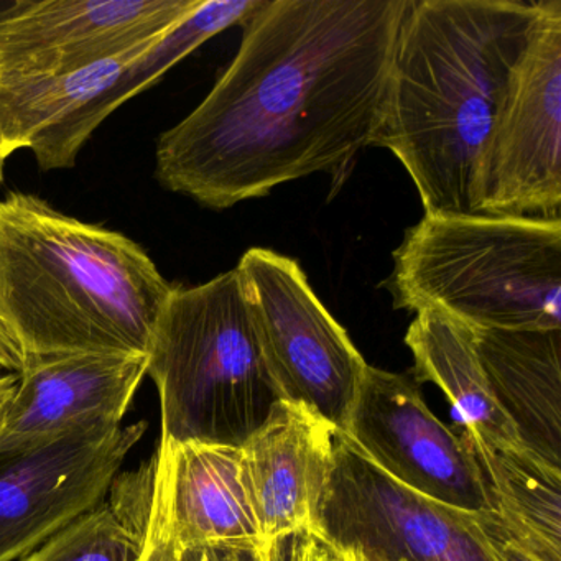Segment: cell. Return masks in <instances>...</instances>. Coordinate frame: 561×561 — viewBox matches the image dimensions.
<instances>
[{"mask_svg": "<svg viewBox=\"0 0 561 561\" xmlns=\"http://www.w3.org/2000/svg\"><path fill=\"white\" fill-rule=\"evenodd\" d=\"M410 0H264L208 96L160 136L170 192L228 209L350 170L386 116Z\"/></svg>", "mask_w": 561, "mask_h": 561, "instance_id": "6da1fadb", "label": "cell"}, {"mask_svg": "<svg viewBox=\"0 0 561 561\" xmlns=\"http://www.w3.org/2000/svg\"><path fill=\"white\" fill-rule=\"evenodd\" d=\"M537 14L538 0H410L374 147L402 163L425 215H476L479 160Z\"/></svg>", "mask_w": 561, "mask_h": 561, "instance_id": "7a4b0ae2", "label": "cell"}, {"mask_svg": "<svg viewBox=\"0 0 561 561\" xmlns=\"http://www.w3.org/2000/svg\"><path fill=\"white\" fill-rule=\"evenodd\" d=\"M172 291L137 242L27 193L0 202V323L24 359L146 354Z\"/></svg>", "mask_w": 561, "mask_h": 561, "instance_id": "3957f363", "label": "cell"}, {"mask_svg": "<svg viewBox=\"0 0 561 561\" xmlns=\"http://www.w3.org/2000/svg\"><path fill=\"white\" fill-rule=\"evenodd\" d=\"M397 310L476 331L561 330V219L425 215L386 282Z\"/></svg>", "mask_w": 561, "mask_h": 561, "instance_id": "277c9868", "label": "cell"}, {"mask_svg": "<svg viewBox=\"0 0 561 561\" xmlns=\"http://www.w3.org/2000/svg\"><path fill=\"white\" fill-rule=\"evenodd\" d=\"M162 436L241 448L282 400L238 271L172 287L147 350Z\"/></svg>", "mask_w": 561, "mask_h": 561, "instance_id": "5b68a950", "label": "cell"}, {"mask_svg": "<svg viewBox=\"0 0 561 561\" xmlns=\"http://www.w3.org/2000/svg\"><path fill=\"white\" fill-rule=\"evenodd\" d=\"M236 271L282 400L307 407L346 433L369 366L350 334L295 259L251 248Z\"/></svg>", "mask_w": 561, "mask_h": 561, "instance_id": "8992f818", "label": "cell"}, {"mask_svg": "<svg viewBox=\"0 0 561 561\" xmlns=\"http://www.w3.org/2000/svg\"><path fill=\"white\" fill-rule=\"evenodd\" d=\"M476 215L561 219V0H538L479 160Z\"/></svg>", "mask_w": 561, "mask_h": 561, "instance_id": "52a82bcc", "label": "cell"}, {"mask_svg": "<svg viewBox=\"0 0 561 561\" xmlns=\"http://www.w3.org/2000/svg\"><path fill=\"white\" fill-rule=\"evenodd\" d=\"M370 561H495L472 512L430 501L383 474L343 435L317 528Z\"/></svg>", "mask_w": 561, "mask_h": 561, "instance_id": "ba28073f", "label": "cell"}, {"mask_svg": "<svg viewBox=\"0 0 561 561\" xmlns=\"http://www.w3.org/2000/svg\"><path fill=\"white\" fill-rule=\"evenodd\" d=\"M343 435L383 474L430 501L491 508L471 448L433 415L412 374L367 366Z\"/></svg>", "mask_w": 561, "mask_h": 561, "instance_id": "9c48e42d", "label": "cell"}, {"mask_svg": "<svg viewBox=\"0 0 561 561\" xmlns=\"http://www.w3.org/2000/svg\"><path fill=\"white\" fill-rule=\"evenodd\" d=\"M146 420L83 430L0 458V561H19L103 504Z\"/></svg>", "mask_w": 561, "mask_h": 561, "instance_id": "30bf717a", "label": "cell"}, {"mask_svg": "<svg viewBox=\"0 0 561 561\" xmlns=\"http://www.w3.org/2000/svg\"><path fill=\"white\" fill-rule=\"evenodd\" d=\"M202 0H19L0 9V80L84 70L188 18Z\"/></svg>", "mask_w": 561, "mask_h": 561, "instance_id": "8fae6325", "label": "cell"}, {"mask_svg": "<svg viewBox=\"0 0 561 561\" xmlns=\"http://www.w3.org/2000/svg\"><path fill=\"white\" fill-rule=\"evenodd\" d=\"M146 376V354L25 360L0 430V458L34 451L83 430L123 425Z\"/></svg>", "mask_w": 561, "mask_h": 561, "instance_id": "7c38bea8", "label": "cell"}, {"mask_svg": "<svg viewBox=\"0 0 561 561\" xmlns=\"http://www.w3.org/2000/svg\"><path fill=\"white\" fill-rule=\"evenodd\" d=\"M336 433L307 407L278 400L241 446L242 481L262 543L317 528Z\"/></svg>", "mask_w": 561, "mask_h": 561, "instance_id": "4fadbf2b", "label": "cell"}, {"mask_svg": "<svg viewBox=\"0 0 561 561\" xmlns=\"http://www.w3.org/2000/svg\"><path fill=\"white\" fill-rule=\"evenodd\" d=\"M176 550L257 541L242 481L241 448L160 438L150 459Z\"/></svg>", "mask_w": 561, "mask_h": 561, "instance_id": "5bb4252c", "label": "cell"}, {"mask_svg": "<svg viewBox=\"0 0 561 561\" xmlns=\"http://www.w3.org/2000/svg\"><path fill=\"white\" fill-rule=\"evenodd\" d=\"M476 350L522 448L561 469V330L476 331Z\"/></svg>", "mask_w": 561, "mask_h": 561, "instance_id": "9a60e30c", "label": "cell"}, {"mask_svg": "<svg viewBox=\"0 0 561 561\" xmlns=\"http://www.w3.org/2000/svg\"><path fill=\"white\" fill-rule=\"evenodd\" d=\"M264 0H202V4L140 54L117 83L32 146L44 172L71 169L94 130L130 98L149 90L170 68L232 25H242Z\"/></svg>", "mask_w": 561, "mask_h": 561, "instance_id": "2e32d148", "label": "cell"}, {"mask_svg": "<svg viewBox=\"0 0 561 561\" xmlns=\"http://www.w3.org/2000/svg\"><path fill=\"white\" fill-rule=\"evenodd\" d=\"M405 344L412 351L413 379L435 383L445 392L465 426L462 436L489 448L522 446L514 425L492 396L472 328L442 311H419L407 331Z\"/></svg>", "mask_w": 561, "mask_h": 561, "instance_id": "e0dca14e", "label": "cell"}, {"mask_svg": "<svg viewBox=\"0 0 561 561\" xmlns=\"http://www.w3.org/2000/svg\"><path fill=\"white\" fill-rule=\"evenodd\" d=\"M471 448L489 504L522 547L543 561H561V469L522 448Z\"/></svg>", "mask_w": 561, "mask_h": 561, "instance_id": "ac0fdd59", "label": "cell"}, {"mask_svg": "<svg viewBox=\"0 0 561 561\" xmlns=\"http://www.w3.org/2000/svg\"><path fill=\"white\" fill-rule=\"evenodd\" d=\"M172 31V28H170ZM165 35V34H163ZM152 38L119 57L84 70L45 77L0 80V157L32 149L55 127L70 119L100 94L106 93L140 54L160 38Z\"/></svg>", "mask_w": 561, "mask_h": 561, "instance_id": "d6986e66", "label": "cell"}, {"mask_svg": "<svg viewBox=\"0 0 561 561\" xmlns=\"http://www.w3.org/2000/svg\"><path fill=\"white\" fill-rule=\"evenodd\" d=\"M142 538L113 497L19 561H137Z\"/></svg>", "mask_w": 561, "mask_h": 561, "instance_id": "ffe728a7", "label": "cell"}, {"mask_svg": "<svg viewBox=\"0 0 561 561\" xmlns=\"http://www.w3.org/2000/svg\"><path fill=\"white\" fill-rule=\"evenodd\" d=\"M114 482L111 497L119 504L142 538V553L137 561H176L165 508L153 479L152 462L139 472Z\"/></svg>", "mask_w": 561, "mask_h": 561, "instance_id": "44dd1931", "label": "cell"}, {"mask_svg": "<svg viewBox=\"0 0 561 561\" xmlns=\"http://www.w3.org/2000/svg\"><path fill=\"white\" fill-rule=\"evenodd\" d=\"M268 547L271 561H357L353 553L341 550L317 530L298 531Z\"/></svg>", "mask_w": 561, "mask_h": 561, "instance_id": "7402d4cb", "label": "cell"}, {"mask_svg": "<svg viewBox=\"0 0 561 561\" xmlns=\"http://www.w3.org/2000/svg\"><path fill=\"white\" fill-rule=\"evenodd\" d=\"M476 524L488 543L489 551L495 561H543L537 553L522 547L517 540L511 537L507 528L502 524L492 508L481 512H472Z\"/></svg>", "mask_w": 561, "mask_h": 561, "instance_id": "603a6c76", "label": "cell"}, {"mask_svg": "<svg viewBox=\"0 0 561 561\" xmlns=\"http://www.w3.org/2000/svg\"><path fill=\"white\" fill-rule=\"evenodd\" d=\"M176 561H271V547L257 541L196 545L176 550Z\"/></svg>", "mask_w": 561, "mask_h": 561, "instance_id": "cb8c5ba5", "label": "cell"}, {"mask_svg": "<svg viewBox=\"0 0 561 561\" xmlns=\"http://www.w3.org/2000/svg\"><path fill=\"white\" fill-rule=\"evenodd\" d=\"M0 367L5 373L21 374L25 367L24 354L0 323Z\"/></svg>", "mask_w": 561, "mask_h": 561, "instance_id": "d4e9b609", "label": "cell"}, {"mask_svg": "<svg viewBox=\"0 0 561 561\" xmlns=\"http://www.w3.org/2000/svg\"><path fill=\"white\" fill-rule=\"evenodd\" d=\"M19 374H0V430L4 425L8 416L9 407H11L12 397L18 389Z\"/></svg>", "mask_w": 561, "mask_h": 561, "instance_id": "484cf974", "label": "cell"}, {"mask_svg": "<svg viewBox=\"0 0 561 561\" xmlns=\"http://www.w3.org/2000/svg\"><path fill=\"white\" fill-rule=\"evenodd\" d=\"M4 160H2V157H0V185L4 183Z\"/></svg>", "mask_w": 561, "mask_h": 561, "instance_id": "4316f807", "label": "cell"}, {"mask_svg": "<svg viewBox=\"0 0 561 561\" xmlns=\"http://www.w3.org/2000/svg\"><path fill=\"white\" fill-rule=\"evenodd\" d=\"M344 551H346V550H344ZM350 553H351V551H350ZM354 557L357 558V561H370V560H364V558L357 557V554H354Z\"/></svg>", "mask_w": 561, "mask_h": 561, "instance_id": "83f0119b", "label": "cell"}, {"mask_svg": "<svg viewBox=\"0 0 561 561\" xmlns=\"http://www.w3.org/2000/svg\"><path fill=\"white\" fill-rule=\"evenodd\" d=\"M0 374H2V367H0Z\"/></svg>", "mask_w": 561, "mask_h": 561, "instance_id": "f1b7e54d", "label": "cell"}]
</instances>
